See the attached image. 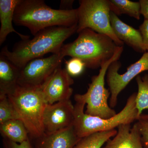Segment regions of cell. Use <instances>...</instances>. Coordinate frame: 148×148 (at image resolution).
<instances>
[{
    "mask_svg": "<svg viewBox=\"0 0 148 148\" xmlns=\"http://www.w3.org/2000/svg\"><path fill=\"white\" fill-rule=\"evenodd\" d=\"M74 80L66 71L58 66L50 76L40 86L46 102L54 104L60 101L70 100L73 92L71 86Z\"/></svg>",
    "mask_w": 148,
    "mask_h": 148,
    "instance_id": "8fae6325",
    "label": "cell"
},
{
    "mask_svg": "<svg viewBox=\"0 0 148 148\" xmlns=\"http://www.w3.org/2000/svg\"><path fill=\"white\" fill-rule=\"evenodd\" d=\"M144 148H148V121L139 119L137 122Z\"/></svg>",
    "mask_w": 148,
    "mask_h": 148,
    "instance_id": "603a6c76",
    "label": "cell"
},
{
    "mask_svg": "<svg viewBox=\"0 0 148 148\" xmlns=\"http://www.w3.org/2000/svg\"><path fill=\"white\" fill-rule=\"evenodd\" d=\"M19 117L7 95H0V124Z\"/></svg>",
    "mask_w": 148,
    "mask_h": 148,
    "instance_id": "44dd1931",
    "label": "cell"
},
{
    "mask_svg": "<svg viewBox=\"0 0 148 148\" xmlns=\"http://www.w3.org/2000/svg\"><path fill=\"white\" fill-rule=\"evenodd\" d=\"M138 92L136 98V108L138 112L139 119L144 110L148 109V75L144 76L140 75L136 77Z\"/></svg>",
    "mask_w": 148,
    "mask_h": 148,
    "instance_id": "ffe728a7",
    "label": "cell"
},
{
    "mask_svg": "<svg viewBox=\"0 0 148 148\" xmlns=\"http://www.w3.org/2000/svg\"><path fill=\"white\" fill-rule=\"evenodd\" d=\"M110 16L111 26L116 36L120 40L137 52L144 53L147 52L139 30L125 24L112 12Z\"/></svg>",
    "mask_w": 148,
    "mask_h": 148,
    "instance_id": "4fadbf2b",
    "label": "cell"
},
{
    "mask_svg": "<svg viewBox=\"0 0 148 148\" xmlns=\"http://www.w3.org/2000/svg\"><path fill=\"white\" fill-rule=\"evenodd\" d=\"M7 95L19 119L27 128L29 139L42 135L43 116L47 103L40 86H23L17 84Z\"/></svg>",
    "mask_w": 148,
    "mask_h": 148,
    "instance_id": "5b68a950",
    "label": "cell"
},
{
    "mask_svg": "<svg viewBox=\"0 0 148 148\" xmlns=\"http://www.w3.org/2000/svg\"><path fill=\"white\" fill-rule=\"evenodd\" d=\"M74 119V106L71 100L47 104L43 116L44 133H54L71 127Z\"/></svg>",
    "mask_w": 148,
    "mask_h": 148,
    "instance_id": "30bf717a",
    "label": "cell"
},
{
    "mask_svg": "<svg viewBox=\"0 0 148 148\" xmlns=\"http://www.w3.org/2000/svg\"><path fill=\"white\" fill-rule=\"evenodd\" d=\"M118 47L108 36L86 29L73 42L64 45L60 53L64 57L79 58L86 68L96 69L113 56Z\"/></svg>",
    "mask_w": 148,
    "mask_h": 148,
    "instance_id": "3957f363",
    "label": "cell"
},
{
    "mask_svg": "<svg viewBox=\"0 0 148 148\" xmlns=\"http://www.w3.org/2000/svg\"><path fill=\"white\" fill-rule=\"evenodd\" d=\"M74 1H61L59 9L64 10L73 9L72 8V5Z\"/></svg>",
    "mask_w": 148,
    "mask_h": 148,
    "instance_id": "4316f807",
    "label": "cell"
},
{
    "mask_svg": "<svg viewBox=\"0 0 148 148\" xmlns=\"http://www.w3.org/2000/svg\"><path fill=\"white\" fill-rule=\"evenodd\" d=\"M142 37L143 45L146 51H148V19H144L143 24L139 27Z\"/></svg>",
    "mask_w": 148,
    "mask_h": 148,
    "instance_id": "d4e9b609",
    "label": "cell"
},
{
    "mask_svg": "<svg viewBox=\"0 0 148 148\" xmlns=\"http://www.w3.org/2000/svg\"><path fill=\"white\" fill-rule=\"evenodd\" d=\"M110 11L117 16L127 14L137 20H140L141 5L140 2L129 0H109Z\"/></svg>",
    "mask_w": 148,
    "mask_h": 148,
    "instance_id": "ac0fdd59",
    "label": "cell"
},
{
    "mask_svg": "<svg viewBox=\"0 0 148 148\" xmlns=\"http://www.w3.org/2000/svg\"><path fill=\"white\" fill-rule=\"evenodd\" d=\"M20 70L0 55V95H7L18 84Z\"/></svg>",
    "mask_w": 148,
    "mask_h": 148,
    "instance_id": "2e32d148",
    "label": "cell"
},
{
    "mask_svg": "<svg viewBox=\"0 0 148 148\" xmlns=\"http://www.w3.org/2000/svg\"><path fill=\"white\" fill-rule=\"evenodd\" d=\"M0 132L3 138L19 144L29 139L27 128L19 119L12 120L0 124Z\"/></svg>",
    "mask_w": 148,
    "mask_h": 148,
    "instance_id": "e0dca14e",
    "label": "cell"
},
{
    "mask_svg": "<svg viewBox=\"0 0 148 148\" xmlns=\"http://www.w3.org/2000/svg\"><path fill=\"white\" fill-rule=\"evenodd\" d=\"M141 15L145 19H148V0H140Z\"/></svg>",
    "mask_w": 148,
    "mask_h": 148,
    "instance_id": "484cf974",
    "label": "cell"
},
{
    "mask_svg": "<svg viewBox=\"0 0 148 148\" xmlns=\"http://www.w3.org/2000/svg\"><path fill=\"white\" fill-rule=\"evenodd\" d=\"M123 51V46L118 47L113 56L101 66L98 75L92 77L86 92L81 94L86 105V114L105 119L116 114L115 111L108 104L111 93L105 87V79L109 66L114 61L119 60Z\"/></svg>",
    "mask_w": 148,
    "mask_h": 148,
    "instance_id": "8992f818",
    "label": "cell"
},
{
    "mask_svg": "<svg viewBox=\"0 0 148 148\" xmlns=\"http://www.w3.org/2000/svg\"><path fill=\"white\" fill-rule=\"evenodd\" d=\"M3 143L4 148H33L29 139L19 144L3 138Z\"/></svg>",
    "mask_w": 148,
    "mask_h": 148,
    "instance_id": "cb8c5ba5",
    "label": "cell"
},
{
    "mask_svg": "<svg viewBox=\"0 0 148 148\" xmlns=\"http://www.w3.org/2000/svg\"><path fill=\"white\" fill-rule=\"evenodd\" d=\"M136 95L137 92L132 93L127 99L122 110L112 117L105 119L86 114L84 112L85 102L81 94H76L74 98L76 103L74 106L73 126L77 136L82 138L96 132L115 129L121 125L131 124L135 121H138Z\"/></svg>",
    "mask_w": 148,
    "mask_h": 148,
    "instance_id": "277c9868",
    "label": "cell"
},
{
    "mask_svg": "<svg viewBox=\"0 0 148 148\" xmlns=\"http://www.w3.org/2000/svg\"><path fill=\"white\" fill-rule=\"evenodd\" d=\"M116 135L102 148H144L137 123L122 124L117 127Z\"/></svg>",
    "mask_w": 148,
    "mask_h": 148,
    "instance_id": "5bb4252c",
    "label": "cell"
},
{
    "mask_svg": "<svg viewBox=\"0 0 148 148\" xmlns=\"http://www.w3.org/2000/svg\"><path fill=\"white\" fill-rule=\"evenodd\" d=\"M77 9V30L89 29L112 39L118 46H123L124 43L116 36L110 21V10L109 0H81Z\"/></svg>",
    "mask_w": 148,
    "mask_h": 148,
    "instance_id": "52a82bcc",
    "label": "cell"
},
{
    "mask_svg": "<svg viewBox=\"0 0 148 148\" xmlns=\"http://www.w3.org/2000/svg\"><path fill=\"white\" fill-rule=\"evenodd\" d=\"M139 119L143 120L148 121V114L141 115L140 116Z\"/></svg>",
    "mask_w": 148,
    "mask_h": 148,
    "instance_id": "83f0119b",
    "label": "cell"
},
{
    "mask_svg": "<svg viewBox=\"0 0 148 148\" xmlns=\"http://www.w3.org/2000/svg\"><path fill=\"white\" fill-rule=\"evenodd\" d=\"M116 129L96 132L81 138L73 148H102L108 140L116 135Z\"/></svg>",
    "mask_w": 148,
    "mask_h": 148,
    "instance_id": "d6986e66",
    "label": "cell"
},
{
    "mask_svg": "<svg viewBox=\"0 0 148 148\" xmlns=\"http://www.w3.org/2000/svg\"><path fill=\"white\" fill-rule=\"evenodd\" d=\"M77 30V24L70 27H54L40 31L34 37L21 40L14 45L12 51L5 47L1 55L7 58L21 70L29 62L47 53H60L64 42Z\"/></svg>",
    "mask_w": 148,
    "mask_h": 148,
    "instance_id": "6da1fadb",
    "label": "cell"
},
{
    "mask_svg": "<svg viewBox=\"0 0 148 148\" xmlns=\"http://www.w3.org/2000/svg\"><path fill=\"white\" fill-rule=\"evenodd\" d=\"M80 139L73 125L54 133H44L38 138L29 140L33 148H73Z\"/></svg>",
    "mask_w": 148,
    "mask_h": 148,
    "instance_id": "7c38bea8",
    "label": "cell"
},
{
    "mask_svg": "<svg viewBox=\"0 0 148 148\" xmlns=\"http://www.w3.org/2000/svg\"><path fill=\"white\" fill-rule=\"evenodd\" d=\"M66 69L71 77H77L82 73L86 67L84 62L77 58H72L65 62Z\"/></svg>",
    "mask_w": 148,
    "mask_h": 148,
    "instance_id": "7402d4cb",
    "label": "cell"
},
{
    "mask_svg": "<svg viewBox=\"0 0 148 148\" xmlns=\"http://www.w3.org/2000/svg\"><path fill=\"white\" fill-rule=\"evenodd\" d=\"M64 57L60 52L29 61L20 70L18 84L33 87L40 86L61 65Z\"/></svg>",
    "mask_w": 148,
    "mask_h": 148,
    "instance_id": "9c48e42d",
    "label": "cell"
},
{
    "mask_svg": "<svg viewBox=\"0 0 148 148\" xmlns=\"http://www.w3.org/2000/svg\"><path fill=\"white\" fill-rule=\"evenodd\" d=\"M120 61H114L109 66L106 73V80L110 92V106L112 108L117 104L119 93L126 87L134 78L142 72L148 71V51L145 52L138 61L127 67L122 74L119 73L121 67Z\"/></svg>",
    "mask_w": 148,
    "mask_h": 148,
    "instance_id": "ba28073f",
    "label": "cell"
},
{
    "mask_svg": "<svg viewBox=\"0 0 148 148\" xmlns=\"http://www.w3.org/2000/svg\"><path fill=\"white\" fill-rule=\"evenodd\" d=\"M77 9H54L42 0H19L14 11L13 22L24 26L35 36L49 27H70L77 24Z\"/></svg>",
    "mask_w": 148,
    "mask_h": 148,
    "instance_id": "7a4b0ae2",
    "label": "cell"
},
{
    "mask_svg": "<svg viewBox=\"0 0 148 148\" xmlns=\"http://www.w3.org/2000/svg\"><path fill=\"white\" fill-rule=\"evenodd\" d=\"M19 0H0V45L4 42L10 34L14 33L22 40L29 39L30 36L18 33L12 25L14 11Z\"/></svg>",
    "mask_w": 148,
    "mask_h": 148,
    "instance_id": "9a60e30c",
    "label": "cell"
}]
</instances>
